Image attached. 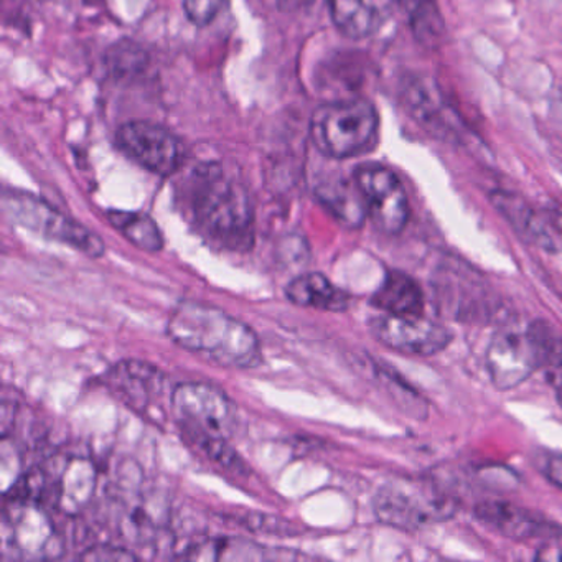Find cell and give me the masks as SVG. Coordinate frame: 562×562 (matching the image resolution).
Here are the masks:
<instances>
[{"label":"cell","instance_id":"cell-15","mask_svg":"<svg viewBox=\"0 0 562 562\" xmlns=\"http://www.w3.org/2000/svg\"><path fill=\"white\" fill-rule=\"evenodd\" d=\"M285 295L299 307L317 308L324 312H344L350 307L351 297L347 292L331 284L321 272H308L292 279L285 288Z\"/></svg>","mask_w":562,"mask_h":562},{"label":"cell","instance_id":"cell-1","mask_svg":"<svg viewBox=\"0 0 562 562\" xmlns=\"http://www.w3.org/2000/svg\"><path fill=\"white\" fill-rule=\"evenodd\" d=\"M186 216L196 232L229 251H248L255 243L251 199L238 180L220 164H203L192 170L180 192Z\"/></svg>","mask_w":562,"mask_h":562},{"label":"cell","instance_id":"cell-23","mask_svg":"<svg viewBox=\"0 0 562 562\" xmlns=\"http://www.w3.org/2000/svg\"><path fill=\"white\" fill-rule=\"evenodd\" d=\"M186 434L187 442L195 447L202 456H205L210 462L215 465L222 467L226 472L236 473V475H245L248 473L246 463L243 462L241 457L235 452L228 443V439L222 437L203 436V434Z\"/></svg>","mask_w":562,"mask_h":562},{"label":"cell","instance_id":"cell-16","mask_svg":"<svg viewBox=\"0 0 562 562\" xmlns=\"http://www.w3.org/2000/svg\"><path fill=\"white\" fill-rule=\"evenodd\" d=\"M327 8L335 27L351 41L370 37L383 22L376 0H327Z\"/></svg>","mask_w":562,"mask_h":562},{"label":"cell","instance_id":"cell-17","mask_svg":"<svg viewBox=\"0 0 562 562\" xmlns=\"http://www.w3.org/2000/svg\"><path fill=\"white\" fill-rule=\"evenodd\" d=\"M371 304L391 315H423L424 292L406 272L390 271L374 292Z\"/></svg>","mask_w":562,"mask_h":562},{"label":"cell","instance_id":"cell-8","mask_svg":"<svg viewBox=\"0 0 562 562\" xmlns=\"http://www.w3.org/2000/svg\"><path fill=\"white\" fill-rule=\"evenodd\" d=\"M368 218L380 232L397 235L409 222V200L400 177L380 164H363L355 170Z\"/></svg>","mask_w":562,"mask_h":562},{"label":"cell","instance_id":"cell-12","mask_svg":"<svg viewBox=\"0 0 562 562\" xmlns=\"http://www.w3.org/2000/svg\"><path fill=\"white\" fill-rule=\"evenodd\" d=\"M475 516L490 528L516 541L538 538H559L561 529L546 521L538 513L529 512L509 502L488 499L475 506Z\"/></svg>","mask_w":562,"mask_h":562},{"label":"cell","instance_id":"cell-21","mask_svg":"<svg viewBox=\"0 0 562 562\" xmlns=\"http://www.w3.org/2000/svg\"><path fill=\"white\" fill-rule=\"evenodd\" d=\"M94 469L90 463L78 460L70 462L58 482V503L65 512H78L90 498L94 488Z\"/></svg>","mask_w":562,"mask_h":562},{"label":"cell","instance_id":"cell-6","mask_svg":"<svg viewBox=\"0 0 562 562\" xmlns=\"http://www.w3.org/2000/svg\"><path fill=\"white\" fill-rule=\"evenodd\" d=\"M170 404L183 432L229 439L238 429L235 403L212 384L200 381L177 384Z\"/></svg>","mask_w":562,"mask_h":562},{"label":"cell","instance_id":"cell-7","mask_svg":"<svg viewBox=\"0 0 562 562\" xmlns=\"http://www.w3.org/2000/svg\"><path fill=\"white\" fill-rule=\"evenodd\" d=\"M116 143L121 153L149 172L172 177L186 164L182 140L160 124L150 121H130L117 130Z\"/></svg>","mask_w":562,"mask_h":562},{"label":"cell","instance_id":"cell-19","mask_svg":"<svg viewBox=\"0 0 562 562\" xmlns=\"http://www.w3.org/2000/svg\"><path fill=\"white\" fill-rule=\"evenodd\" d=\"M403 9L417 44L437 50L446 41V21L437 0H396Z\"/></svg>","mask_w":562,"mask_h":562},{"label":"cell","instance_id":"cell-20","mask_svg":"<svg viewBox=\"0 0 562 562\" xmlns=\"http://www.w3.org/2000/svg\"><path fill=\"white\" fill-rule=\"evenodd\" d=\"M108 222L137 248L144 249L147 252L162 251V232H160L157 223L146 213L110 210L108 212Z\"/></svg>","mask_w":562,"mask_h":562},{"label":"cell","instance_id":"cell-25","mask_svg":"<svg viewBox=\"0 0 562 562\" xmlns=\"http://www.w3.org/2000/svg\"><path fill=\"white\" fill-rule=\"evenodd\" d=\"M83 561H136L137 555L114 546H94L80 555Z\"/></svg>","mask_w":562,"mask_h":562},{"label":"cell","instance_id":"cell-4","mask_svg":"<svg viewBox=\"0 0 562 562\" xmlns=\"http://www.w3.org/2000/svg\"><path fill=\"white\" fill-rule=\"evenodd\" d=\"M456 503L437 483L400 479L381 486L374 498V513L384 525L416 531L450 518Z\"/></svg>","mask_w":562,"mask_h":562},{"label":"cell","instance_id":"cell-26","mask_svg":"<svg viewBox=\"0 0 562 562\" xmlns=\"http://www.w3.org/2000/svg\"><path fill=\"white\" fill-rule=\"evenodd\" d=\"M541 469L546 479H548L552 485L562 490V453H548V456L544 457V463H542Z\"/></svg>","mask_w":562,"mask_h":562},{"label":"cell","instance_id":"cell-14","mask_svg":"<svg viewBox=\"0 0 562 562\" xmlns=\"http://www.w3.org/2000/svg\"><path fill=\"white\" fill-rule=\"evenodd\" d=\"M490 200L499 215L518 233L519 238L542 251H558L559 246L551 233V229H554L551 223L544 216L538 215L525 199L513 192L496 190L490 195Z\"/></svg>","mask_w":562,"mask_h":562},{"label":"cell","instance_id":"cell-18","mask_svg":"<svg viewBox=\"0 0 562 562\" xmlns=\"http://www.w3.org/2000/svg\"><path fill=\"white\" fill-rule=\"evenodd\" d=\"M317 196L325 209L347 228L357 229L367 218V206H364L363 195L358 189L355 179H338L334 182L324 183L318 187Z\"/></svg>","mask_w":562,"mask_h":562},{"label":"cell","instance_id":"cell-5","mask_svg":"<svg viewBox=\"0 0 562 562\" xmlns=\"http://www.w3.org/2000/svg\"><path fill=\"white\" fill-rule=\"evenodd\" d=\"M2 209L12 222L37 235L64 243L90 258H101L104 255L103 239L97 233L32 193L5 190Z\"/></svg>","mask_w":562,"mask_h":562},{"label":"cell","instance_id":"cell-2","mask_svg":"<svg viewBox=\"0 0 562 562\" xmlns=\"http://www.w3.org/2000/svg\"><path fill=\"white\" fill-rule=\"evenodd\" d=\"M167 331L173 344L220 367L246 370L262 361L255 330L205 302H180L170 314Z\"/></svg>","mask_w":562,"mask_h":562},{"label":"cell","instance_id":"cell-10","mask_svg":"<svg viewBox=\"0 0 562 562\" xmlns=\"http://www.w3.org/2000/svg\"><path fill=\"white\" fill-rule=\"evenodd\" d=\"M486 368L493 384L498 390L508 391L538 370L539 361L528 330L503 328L493 337L486 350Z\"/></svg>","mask_w":562,"mask_h":562},{"label":"cell","instance_id":"cell-28","mask_svg":"<svg viewBox=\"0 0 562 562\" xmlns=\"http://www.w3.org/2000/svg\"><path fill=\"white\" fill-rule=\"evenodd\" d=\"M546 218L551 223L552 228L562 235V212L561 210H548Z\"/></svg>","mask_w":562,"mask_h":562},{"label":"cell","instance_id":"cell-22","mask_svg":"<svg viewBox=\"0 0 562 562\" xmlns=\"http://www.w3.org/2000/svg\"><path fill=\"white\" fill-rule=\"evenodd\" d=\"M187 559H232V561H251V559H265L266 548L248 541V539L222 538L215 541L199 544L190 549Z\"/></svg>","mask_w":562,"mask_h":562},{"label":"cell","instance_id":"cell-24","mask_svg":"<svg viewBox=\"0 0 562 562\" xmlns=\"http://www.w3.org/2000/svg\"><path fill=\"white\" fill-rule=\"evenodd\" d=\"M229 0H183V12L190 24L199 29L209 27Z\"/></svg>","mask_w":562,"mask_h":562},{"label":"cell","instance_id":"cell-3","mask_svg":"<svg viewBox=\"0 0 562 562\" xmlns=\"http://www.w3.org/2000/svg\"><path fill=\"white\" fill-rule=\"evenodd\" d=\"M380 133L376 108L364 98L322 104L311 117V139L322 156L335 160L363 156Z\"/></svg>","mask_w":562,"mask_h":562},{"label":"cell","instance_id":"cell-27","mask_svg":"<svg viewBox=\"0 0 562 562\" xmlns=\"http://www.w3.org/2000/svg\"><path fill=\"white\" fill-rule=\"evenodd\" d=\"M546 376H548L549 383L554 386L559 403H561L562 406V367L551 371V373L546 374Z\"/></svg>","mask_w":562,"mask_h":562},{"label":"cell","instance_id":"cell-13","mask_svg":"<svg viewBox=\"0 0 562 562\" xmlns=\"http://www.w3.org/2000/svg\"><path fill=\"white\" fill-rule=\"evenodd\" d=\"M104 384L130 406L147 409L154 401L162 396L166 378L153 364L123 361L108 371Z\"/></svg>","mask_w":562,"mask_h":562},{"label":"cell","instance_id":"cell-9","mask_svg":"<svg viewBox=\"0 0 562 562\" xmlns=\"http://www.w3.org/2000/svg\"><path fill=\"white\" fill-rule=\"evenodd\" d=\"M374 338L400 353L432 357L446 350L452 334L423 315H380L370 322Z\"/></svg>","mask_w":562,"mask_h":562},{"label":"cell","instance_id":"cell-11","mask_svg":"<svg viewBox=\"0 0 562 562\" xmlns=\"http://www.w3.org/2000/svg\"><path fill=\"white\" fill-rule=\"evenodd\" d=\"M403 101L411 116L426 127L430 133L440 137L460 139L465 136L462 120L457 111L447 103L437 85L429 77L413 75L403 88Z\"/></svg>","mask_w":562,"mask_h":562}]
</instances>
